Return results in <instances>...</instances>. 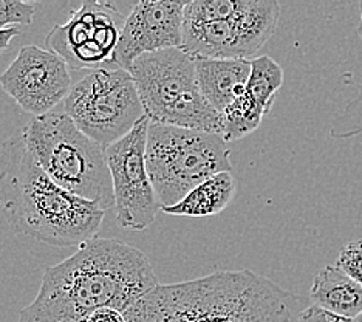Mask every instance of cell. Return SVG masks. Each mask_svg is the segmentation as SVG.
<instances>
[{
  "label": "cell",
  "instance_id": "cell-12",
  "mask_svg": "<svg viewBox=\"0 0 362 322\" xmlns=\"http://www.w3.org/2000/svg\"><path fill=\"white\" fill-rule=\"evenodd\" d=\"M186 4L169 0L136 2L122 25L113 65L129 70L139 56L181 48Z\"/></svg>",
  "mask_w": 362,
  "mask_h": 322
},
{
  "label": "cell",
  "instance_id": "cell-3",
  "mask_svg": "<svg viewBox=\"0 0 362 322\" xmlns=\"http://www.w3.org/2000/svg\"><path fill=\"white\" fill-rule=\"evenodd\" d=\"M0 209L16 234L50 246H81L98 237L105 211L57 186L31 159L22 134L0 149Z\"/></svg>",
  "mask_w": 362,
  "mask_h": 322
},
{
  "label": "cell",
  "instance_id": "cell-13",
  "mask_svg": "<svg viewBox=\"0 0 362 322\" xmlns=\"http://www.w3.org/2000/svg\"><path fill=\"white\" fill-rule=\"evenodd\" d=\"M197 78L202 93L220 115L246 90L250 79V59H206L195 57Z\"/></svg>",
  "mask_w": 362,
  "mask_h": 322
},
{
  "label": "cell",
  "instance_id": "cell-6",
  "mask_svg": "<svg viewBox=\"0 0 362 322\" xmlns=\"http://www.w3.org/2000/svg\"><path fill=\"white\" fill-rule=\"evenodd\" d=\"M146 163L161 209L221 172H233L231 149L218 134L151 122Z\"/></svg>",
  "mask_w": 362,
  "mask_h": 322
},
{
  "label": "cell",
  "instance_id": "cell-15",
  "mask_svg": "<svg viewBox=\"0 0 362 322\" xmlns=\"http://www.w3.org/2000/svg\"><path fill=\"white\" fill-rule=\"evenodd\" d=\"M235 191L237 180L233 172H221L195 186L177 205L164 208L161 212L185 217L216 216L231 203Z\"/></svg>",
  "mask_w": 362,
  "mask_h": 322
},
{
  "label": "cell",
  "instance_id": "cell-7",
  "mask_svg": "<svg viewBox=\"0 0 362 322\" xmlns=\"http://www.w3.org/2000/svg\"><path fill=\"white\" fill-rule=\"evenodd\" d=\"M64 113L104 149L146 117L135 81L122 69L93 70L75 82L64 101Z\"/></svg>",
  "mask_w": 362,
  "mask_h": 322
},
{
  "label": "cell",
  "instance_id": "cell-18",
  "mask_svg": "<svg viewBox=\"0 0 362 322\" xmlns=\"http://www.w3.org/2000/svg\"><path fill=\"white\" fill-rule=\"evenodd\" d=\"M358 33L362 42V2L359 4V25ZM362 134V84L358 95L345 105L342 113L337 117L330 129V135L336 139L351 138Z\"/></svg>",
  "mask_w": 362,
  "mask_h": 322
},
{
  "label": "cell",
  "instance_id": "cell-9",
  "mask_svg": "<svg viewBox=\"0 0 362 322\" xmlns=\"http://www.w3.org/2000/svg\"><path fill=\"white\" fill-rule=\"evenodd\" d=\"M149 126L151 120L144 117L126 137L105 147L117 222L129 231H144L161 211L146 163Z\"/></svg>",
  "mask_w": 362,
  "mask_h": 322
},
{
  "label": "cell",
  "instance_id": "cell-1",
  "mask_svg": "<svg viewBox=\"0 0 362 322\" xmlns=\"http://www.w3.org/2000/svg\"><path fill=\"white\" fill-rule=\"evenodd\" d=\"M158 285L149 258L115 238L95 237L48 267L39 293L18 322H87L96 310L126 311Z\"/></svg>",
  "mask_w": 362,
  "mask_h": 322
},
{
  "label": "cell",
  "instance_id": "cell-11",
  "mask_svg": "<svg viewBox=\"0 0 362 322\" xmlns=\"http://www.w3.org/2000/svg\"><path fill=\"white\" fill-rule=\"evenodd\" d=\"M70 67L48 48L25 45L0 74V87L23 112L42 117L71 90Z\"/></svg>",
  "mask_w": 362,
  "mask_h": 322
},
{
  "label": "cell",
  "instance_id": "cell-14",
  "mask_svg": "<svg viewBox=\"0 0 362 322\" xmlns=\"http://www.w3.org/2000/svg\"><path fill=\"white\" fill-rule=\"evenodd\" d=\"M313 305L344 319H355L362 313V285L336 265H325L310 288Z\"/></svg>",
  "mask_w": 362,
  "mask_h": 322
},
{
  "label": "cell",
  "instance_id": "cell-20",
  "mask_svg": "<svg viewBox=\"0 0 362 322\" xmlns=\"http://www.w3.org/2000/svg\"><path fill=\"white\" fill-rule=\"evenodd\" d=\"M336 267L362 285V238H356L342 246L336 259Z\"/></svg>",
  "mask_w": 362,
  "mask_h": 322
},
{
  "label": "cell",
  "instance_id": "cell-2",
  "mask_svg": "<svg viewBox=\"0 0 362 322\" xmlns=\"http://www.w3.org/2000/svg\"><path fill=\"white\" fill-rule=\"evenodd\" d=\"M308 305L252 270L158 284L124 311L127 322H298Z\"/></svg>",
  "mask_w": 362,
  "mask_h": 322
},
{
  "label": "cell",
  "instance_id": "cell-4",
  "mask_svg": "<svg viewBox=\"0 0 362 322\" xmlns=\"http://www.w3.org/2000/svg\"><path fill=\"white\" fill-rule=\"evenodd\" d=\"M31 159L57 186L84 200L115 209L105 149L88 138L67 113L35 117L22 130Z\"/></svg>",
  "mask_w": 362,
  "mask_h": 322
},
{
  "label": "cell",
  "instance_id": "cell-16",
  "mask_svg": "<svg viewBox=\"0 0 362 322\" xmlns=\"http://www.w3.org/2000/svg\"><path fill=\"white\" fill-rule=\"evenodd\" d=\"M282 84L284 70L273 57L259 56L251 59V73L246 82V92L265 113L273 107Z\"/></svg>",
  "mask_w": 362,
  "mask_h": 322
},
{
  "label": "cell",
  "instance_id": "cell-17",
  "mask_svg": "<svg viewBox=\"0 0 362 322\" xmlns=\"http://www.w3.org/2000/svg\"><path fill=\"white\" fill-rule=\"evenodd\" d=\"M265 115L267 113L260 109V105L245 90L221 113L223 138L228 143H231L252 134L260 126Z\"/></svg>",
  "mask_w": 362,
  "mask_h": 322
},
{
  "label": "cell",
  "instance_id": "cell-5",
  "mask_svg": "<svg viewBox=\"0 0 362 322\" xmlns=\"http://www.w3.org/2000/svg\"><path fill=\"white\" fill-rule=\"evenodd\" d=\"M127 71L151 122L223 137V118L202 93L195 57L183 48L139 56Z\"/></svg>",
  "mask_w": 362,
  "mask_h": 322
},
{
  "label": "cell",
  "instance_id": "cell-21",
  "mask_svg": "<svg viewBox=\"0 0 362 322\" xmlns=\"http://www.w3.org/2000/svg\"><path fill=\"white\" fill-rule=\"evenodd\" d=\"M298 322H351V321L332 315V313H328L311 304L300 313Z\"/></svg>",
  "mask_w": 362,
  "mask_h": 322
},
{
  "label": "cell",
  "instance_id": "cell-10",
  "mask_svg": "<svg viewBox=\"0 0 362 322\" xmlns=\"http://www.w3.org/2000/svg\"><path fill=\"white\" fill-rule=\"evenodd\" d=\"M126 18L112 2H84L71 11L65 23H57L45 44L70 70H100L113 64Z\"/></svg>",
  "mask_w": 362,
  "mask_h": 322
},
{
  "label": "cell",
  "instance_id": "cell-22",
  "mask_svg": "<svg viewBox=\"0 0 362 322\" xmlns=\"http://www.w3.org/2000/svg\"><path fill=\"white\" fill-rule=\"evenodd\" d=\"M87 322H127L124 311L112 309V307H104L96 310L92 316L88 318Z\"/></svg>",
  "mask_w": 362,
  "mask_h": 322
},
{
  "label": "cell",
  "instance_id": "cell-23",
  "mask_svg": "<svg viewBox=\"0 0 362 322\" xmlns=\"http://www.w3.org/2000/svg\"><path fill=\"white\" fill-rule=\"evenodd\" d=\"M21 36V28H8V30H0V57H2L8 47L13 42V39Z\"/></svg>",
  "mask_w": 362,
  "mask_h": 322
},
{
  "label": "cell",
  "instance_id": "cell-8",
  "mask_svg": "<svg viewBox=\"0 0 362 322\" xmlns=\"http://www.w3.org/2000/svg\"><path fill=\"white\" fill-rule=\"evenodd\" d=\"M281 5L276 0H238L226 21L185 22L183 45L194 57L250 59L274 35Z\"/></svg>",
  "mask_w": 362,
  "mask_h": 322
},
{
  "label": "cell",
  "instance_id": "cell-24",
  "mask_svg": "<svg viewBox=\"0 0 362 322\" xmlns=\"http://www.w3.org/2000/svg\"><path fill=\"white\" fill-rule=\"evenodd\" d=\"M351 322H362V313L361 315H358L355 319H351Z\"/></svg>",
  "mask_w": 362,
  "mask_h": 322
},
{
  "label": "cell",
  "instance_id": "cell-19",
  "mask_svg": "<svg viewBox=\"0 0 362 322\" xmlns=\"http://www.w3.org/2000/svg\"><path fill=\"white\" fill-rule=\"evenodd\" d=\"M36 14L35 2L22 0H0V30L19 28V25L31 23Z\"/></svg>",
  "mask_w": 362,
  "mask_h": 322
}]
</instances>
